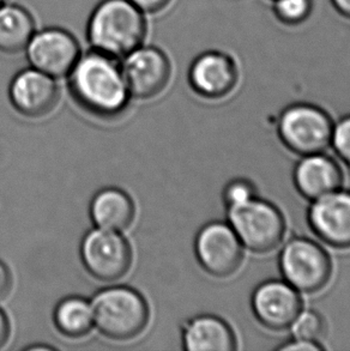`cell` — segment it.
<instances>
[{"label":"cell","instance_id":"cell-1","mask_svg":"<svg viewBox=\"0 0 350 351\" xmlns=\"http://www.w3.org/2000/svg\"><path fill=\"white\" fill-rule=\"evenodd\" d=\"M67 77L77 104L100 118L123 113L131 97L120 60L93 48L82 52Z\"/></svg>","mask_w":350,"mask_h":351},{"label":"cell","instance_id":"cell-2","mask_svg":"<svg viewBox=\"0 0 350 351\" xmlns=\"http://www.w3.org/2000/svg\"><path fill=\"white\" fill-rule=\"evenodd\" d=\"M147 34V14L130 0H101L86 23L90 48L119 60L142 46Z\"/></svg>","mask_w":350,"mask_h":351},{"label":"cell","instance_id":"cell-3","mask_svg":"<svg viewBox=\"0 0 350 351\" xmlns=\"http://www.w3.org/2000/svg\"><path fill=\"white\" fill-rule=\"evenodd\" d=\"M227 222L245 250L268 254L279 250L287 235V219L282 210L257 195L244 204L226 209Z\"/></svg>","mask_w":350,"mask_h":351},{"label":"cell","instance_id":"cell-4","mask_svg":"<svg viewBox=\"0 0 350 351\" xmlns=\"http://www.w3.org/2000/svg\"><path fill=\"white\" fill-rule=\"evenodd\" d=\"M279 269L285 282L306 295L325 289L334 274L330 254L320 242L307 237L284 240L279 247Z\"/></svg>","mask_w":350,"mask_h":351},{"label":"cell","instance_id":"cell-5","mask_svg":"<svg viewBox=\"0 0 350 351\" xmlns=\"http://www.w3.org/2000/svg\"><path fill=\"white\" fill-rule=\"evenodd\" d=\"M94 325L104 337L130 341L144 331L149 320L145 300L128 287L101 290L91 301Z\"/></svg>","mask_w":350,"mask_h":351},{"label":"cell","instance_id":"cell-6","mask_svg":"<svg viewBox=\"0 0 350 351\" xmlns=\"http://www.w3.org/2000/svg\"><path fill=\"white\" fill-rule=\"evenodd\" d=\"M334 123L329 112L310 102L287 106L277 119V136L285 149L299 156L325 152L331 147Z\"/></svg>","mask_w":350,"mask_h":351},{"label":"cell","instance_id":"cell-7","mask_svg":"<svg viewBox=\"0 0 350 351\" xmlns=\"http://www.w3.org/2000/svg\"><path fill=\"white\" fill-rule=\"evenodd\" d=\"M242 246L227 221H213L203 226L194 240L199 265L216 278H229L242 269L245 259Z\"/></svg>","mask_w":350,"mask_h":351},{"label":"cell","instance_id":"cell-8","mask_svg":"<svg viewBox=\"0 0 350 351\" xmlns=\"http://www.w3.org/2000/svg\"><path fill=\"white\" fill-rule=\"evenodd\" d=\"M130 96L150 100L166 89L172 77V62L156 46H142L120 59Z\"/></svg>","mask_w":350,"mask_h":351},{"label":"cell","instance_id":"cell-9","mask_svg":"<svg viewBox=\"0 0 350 351\" xmlns=\"http://www.w3.org/2000/svg\"><path fill=\"white\" fill-rule=\"evenodd\" d=\"M30 66L53 78L69 75L81 57V43L67 29L48 27L34 33L24 49Z\"/></svg>","mask_w":350,"mask_h":351},{"label":"cell","instance_id":"cell-10","mask_svg":"<svg viewBox=\"0 0 350 351\" xmlns=\"http://www.w3.org/2000/svg\"><path fill=\"white\" fill-rule=\"evenodd\" d=\"M82 261L90 275L114 282L128 274L132 252L119 232L97 228L86 234L81 247Z\"/></svg>","mask_w":350,"mask_h":351},{"label":"cell","instance_id":"cell-11","mask_svg":"<svg viewBox=\"0 0 350 351\" xmlns=\"http://www.w3.org/2000/svg\"><path fill=\"white\" fill-rule=\"evenodd\" d=\"M252 313L263 328L288 331L303 309V294L283 278H271L257 285L251 295Z\"/></svg>","mask_w":350,"mask_h":351},{"label":"cell","instance_id":"cell-12","mask_svg":"<svg viewBox=\"0 0 350 351\" xmlns=\"http://www.w3.org/2000/svg\"><path fill=\"white\" fill-rule=\"evenodd\" d=\"M307 223L324 245L350 250V190L341 187L310 202Z\"/></svg>","mask_w":350,"mask_h":351},{"label":"cell","instance_id":"cell-13","mask_svg":"<svg viewBox=\"0 0 350 351\" xmlns=\"http://www.w3.org/2000/svg\"><path fill=\"white\" fill-rule=\"evenodd\" d=\"M239 78L237 62L231 54L221 51L200 53L189 65V86L207 100H222L231 95Z\"/></svg>","mask_w":350,"mask_h":351},{"label":"cell","instance_id":"cell-14","mask_svg":"<svg viewBox=\"0 0 350 351\" xmlns=\"http://www.w3.org/2000/svg\"><path fill=\"white\" fill-rule=\"evenodd\" d=\"M9 96L21 114L40 118L51 113L57 106L59 88L56 78L30 66L14 75L10 83Z\"/></svg>","mask_w":350,"mask_h":351},{"label":"cell","instance_id":"cell-15","mask_svg":"<svg viewBox=\"0 0 350 351\" xmlns=\"http://www.w3.org/2000/svg\"><path fill=\"white\" fill-rule=\"evenodd\" d=\"M295 190L312 202L343 187L345 173L341 165L327 152L300 156L293 169Z\"/></svg>","mask_w":350,"mask_h":351},{"label":"cell","instance_id":"cell-16","mask_svg":"<svg viewBox=\"0 0 350 351\" xmlns=\"http://www.w3.org/2000/svg\"><path fill=\"white\" fill-rule=\"evenodd\" d=\"M183 344L187 351H235L237 337L224 319L215 314H200L185 324Z\"/></svg>","mask_w":350,"mask_h":351},{"label":"cell","instance_id":"cell-17","mask_svg":"<svg viewBox=\"0 0 350 351\" xmlns=\"http://www.w3.org/2000/svg\"><path fill=\"white\" fill-rule=\"evenodd\" d=\"M90 215L99 228L121 232L132 223L135 204L123 191L104 189L91 202Z\"/></svg>","mask_w":350,"mask_h":351},{"label":"cell","instance_id":"cell-18","mask_svg":"<svg viewBox=\"0 0 350 351\" xmlns=\"http://www.w3.org/2000/svg\"><path fill=\"white\" fill-rule=\"evenodd\" d=\"M35 32L36 22L28 9L9 1L0 6V52H23Z\"/></svg>","mask_w":350,"mask_h":351},{"label":"cell","instance_id":"cell-19","mask_svg":"<svg viewBox=\"0 0 350 351\" xmlns=\"http://www.w3.org/2000/svg\"><path fill=\"white\" fill-rule=\"evenodd\" d=\"M54 323L67 337H82L94 326L91 302L81 298H67L58 304L54 311Z\"/></svg>","mask_w":350,"mask_h":351},{"label":"cell","instance_id":"cell-20","mask_svg":"<svg viewBox=\"0 0 350 351\" xmlns=\"http://www.w3.org/2000/svg\"><path fill=\"white\" fill-rule=\"evenodd\" d=\"M288 331L292 333L293 338L308 342L322 343L323 338L327 335V320L316 309H306L303 307Z\"/></svg>","mask_w":350,"mask_h":351},{"label":"cell","instance_id":"cell-21","mask_svg":"<svg viewBox=\"0 0 350 351\" xmlns=\"http://www.w3.org/2000/svg\"><path fill=\"white\" fill-rule=\"evenodd\" d=\"M313 0H272V11L276 19L295 27L307 21L312 14Z\"/></svg>","mask_w":350,"mask_h":351},{"label":"cell","instance_id":"cell-22","mask_svg":"<svg viewBox=\"0 0 350 351\" xmlns=\"http://www.w3.org/2000/svg\"><path fill=\"white\" fill-rule=\"evenodd\" d=\"M258 195L257 186L247 178H234L223 187L222 202L226 209L244 204Z\"/></svg>","mask_w":350,"mask_h":351},{"label":"cell","instance_id":"cell-23","mask_svg":"<svg viewBox=\"0 0 350 351\" xmlns=\"http://www.w3.org/2000/svg\"><path fill=\"white\" fill-rule=\"evenodd\" d=\"M337 158L350 171V114L342 117L334 123L331 147Z\"/></svg>","mask_w":350,"mask_h":351},{"label":"cell","instance_id":"cell-24","mask_svg":"<svg viewBox=\"0 0 350 351\" xmlns=\"http://www.w3.org/2000/svg\"><path fill=\"white\" fill-rule=\"evenodd\" d=\"M279 351H322L325 350V346L323 343L308 342L298 338H290L289 341L279 344L276 348Z\"/></svg>","mask_w":350,"mask_h":351},{"label":"cell","instance_id":"cell-25","mask_svg":"<svg viewBox=\"0 0 350 351\" xmlns=\"http://www.w3.org/2000/svg\"><path fill=\"white\" fill-rule=\"evenodd\" d=\"M135 6L145 14H157L163 12L173 0H130Z\"/></svg>","mask_w":350,"mask_h":351},{"label":"cell","instance_id":"cell-26","mask_svg":"<svg viewBox=\"0 0 350 351\" xmlns=\"http://www.w3.org/2000/svg\"><path fill=\"white\" fill-rule=\"evenodd\" d=\"M11 289V275L5 264L0 261V301L4 300Z\"/></svg>","mask_w":350,"mask_h":351},{"label":"cell","instance_id":"cell-27","mask_svg":"<svg viewBox=\"0 0 350 351\" xmlns=\"http://www.w3.org/2000/svg\"><path fill=\"white\" fill-rule=\"evenodd\" d=\"M10 336V324L4 312L0 309V348L8 342Z\"/></svg>","mask_w":350,"mask_h":351},{"label":"cell","instance_id":"cell-28","mask_svg":"<svg viewBox=\"0 0 350 351\" xmlns=\"http://www.w3.org/2000/svg\"><path fill=\"white\" fill-rule=\"evenodd\" d=\"M334 9L336 10L342 17L350 19V0H330Z\"/></svg>","mask_w":350,"mask_h":351},{"label":"cell","instance_id":"cell-29","mask_svg":"<svg viewBox=\"0 0 350 351\" xmlns=\"http://www.w3.org/2000/svg\"><path fill=\"white\" fill-rule=\"evenodd\" d=\"M8 1H9V0H0V6H1V5H4L5 3H8Z\"/></svg>","mask_w":350,"mask_h":351}]
</instances>
